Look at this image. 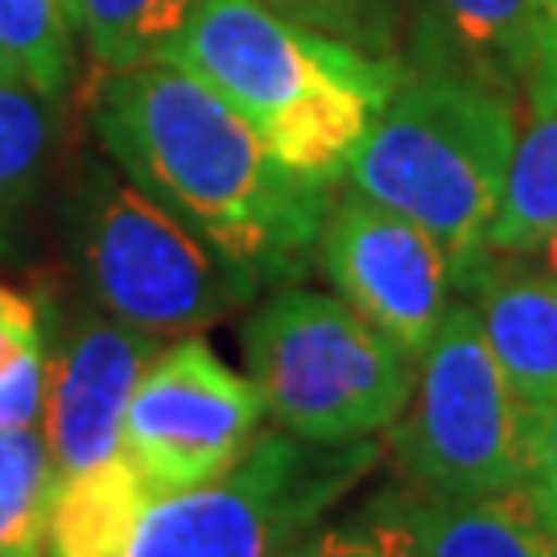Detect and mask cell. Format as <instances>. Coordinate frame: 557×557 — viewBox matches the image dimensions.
Segmentation results:
<instances>
[{
	"label": "cell",
	"instance_id": "obj_1",
	"mask_svg": "<svg viewBox=\"0 0 557 557\" xmlns=\"http://www.w3.org/2000/svg\"><path fill=\"white\" fill-rule=\"evenodd\" d=\"M91 128L124 178L260 285L314 264L331 186L285 170L220 91L178 62L108 71Z\"/></svg>",
	"mask_w": 557,
	"mask_h": 557
},
{
	"label": "cell",
	"instance_id": "obj_2",
	"mask_svg": "<svg viewBox=\"0 0 557 557\" xmlns=\"http://www.w3.org/2000/svg\"><path fill=\"white\" fill-rule=\"evenodd\" d=\"M165 62L220 91L285 170L322 186L347 174L356 145L409 75V62L372 59L257 0H202Z\"/></svg>",
	"mask_w": 557,
	"mask_h": 557
},
{
	"label": "cell",
	"instance_id": "obj_3",
	"mask_svg": "<svg viewBox=\"0 0 557 557\" xmlns=\"http://www.w3.org/2000/svg\"><path fill=\"white\" fill-rule=\"evenodd\" d=\"M517 124L512 87L438 62L409 66L356 145L347 182L363 199L421 223L446 248L458 277L487 252Z\"/></svg>",
	"mask_w": 557,
	"mask_h": 557
},
{
	"label": "cell",
	"instance_id": "obj_4",
	"mask_svg": "<svg viewBox=\"0 0 557 557\" xmlns=\"http://www.w3.org/2000/svg\"><path fill=\"white\" fill-rule=\"evenodd\" d=\"M62 239L79 294L149 335H182L236 314L260 281L170 215L112 161H87L62 199Z\"/></svg>",
	"mask_w": 557,
	"mask_h": 557
},
{
	"label": "cell",
	"instance_id": "obj_5",
	"mask_svg": "<svg viewBox=\"0 0 557 557\" xmlns=\"http://www.w3.org/2000/svg\"><path fill=\"white\" fill-rule=\"evenodd\" d=\"M264 413L306 442H359L393 430L418 384V359L343 298L277 289L239 331Z\"/></svg>",
	"mask_w": 557,
	"mask_h": 557
},
{
	"label": "cell",
	"instance_id": "obj_6",
	"mask_svg": "<svg viewBox=\"0 0 557 557\" xmlns=\"http://www.w3.org/2000/svg\"><path fill=\"white\" fill-rule=\"evenodd\" d=\"M376 462V438L260 434L220 479L153 499L128 557H298Z\"/></svg>",
	"mask_w": 557,
	"mask_h": 557
},
{
	"label": "cell",
	"instance_id": "obj_7",
	"mask_svg": "<svg viewBox=\"0 0 557 557\" xmlns=\"http://www.w3.org/2000/svg\"><path fill=\"white\" fill-rule=\"evenodd\" d=\"M541 413L492 356L471 301H450L418 359V384L393 425V455L430 496H487L533 483Z\"/></svg>",
	"mask_w": 557,
	"mask_h": 557
},
{
	"label": "cell",
	"instance_id": "obj_8",
	"mask_svg": "<svg viewBox=\"0 0 557 557\" xmlns=\"http://www.w3.org/2000/svg\"><path fill=\"white\" fill-rule=\"evenodd\" d=\"M264 400L202 338L161 347L133 388L120 450L133 458L149 496H178L220 479L260 438Z\"/></svg>",
	"mask_w": 557,
	"mask_h": 557
},
{
	"label": "cell",
	"instance_id": "obj_9",
	"mask_svg": "<svg viewBox=\"0 0 557 557\" xmlns=\"http://www.w3.org/2000/svg\"><path fill=\"white\" fill-rule=\"evenodd\" d=\"M314 264L338 298L405 356H425L455 294V269L421 223L347 190L326 207Z\"/></svg>",
	"mask_w": 557,
	"mask_h": 557
},
{
	"label": "cell",
	"instance_id": "obj_10",
	"mask_svg": "<svg viewBox=\"0 0 557 557\" xmlns=\"http://www.w3.org/2000/svg\"><path fill=\"white\" fill-rule=\"evenodd\" d=\"M46 301L50 338V388L41 430L59 479L120 450V430L137 380L161 351V335L112 319L96 301Z\"/></svg>",
	"mask_w": 557,
	"mask_h": 557
},
{
	"label": "cell",
	"instance_id": "obj_11",
	"mask_svg": "<svg viewBox=\"0 0 557 557\" xmlns=\"http://www.w3.org/2000/svg\"><path fill=\"white\" fill-rule=\"evenodd\" d=\"M483 338L529 409L557 405V277L524 257L483 252L455 277Z\"/></svg>",
	"mask_w": 557,
	"mask_h": 557
},
{
	"label": "cell",
	"instance_id": "obj_12",
	"mask_svg": "<svg viewBox=\"0 0 557 557\" xmlns=\"http://www.w3.org/2000/svg\"><path fill=\"white\" fill-rule=\"evenodd\" d=\"M405 9L409 66H458L512 91L545 41L541 0H405Z\"/></svg>",
	"mask_w": 557,
	"mask_h": 557
},
{
	"label": "cell",
	"instance_id": "obj_13",
	"mask_svg": "<svg viewBox=\"0 0 557 557\" xmlns=\"http://www.w3.org/2000/svg\"><path fill=\"white\" fill-rule=\"evenodd\" d=\"M517 149L487 252L529 257L557 232V46H541L517 91Z\"/></svg>",
	"mask_w": 557,
	"mask_h": 557
},
{
	"label": "cell",
	"instance_id": "obj_14",
	"mask_svg": "<svg viewBox=\"0 0 557 557\" xmlns=\"http://www.w3.org/2000/svg\"><path fill=\"white\" fill-rule=\"evenodd\" d=\"M413 557H557V529L533 487L409 499Z\"/></svg>",
	"mask_w": 557,
	"mask_h": 557
},
{
	"label": "cell",
	"instance_id": "obj_15",
	"mask_svg": "<svg viewBox=\"0 0 557 557\" xmlns=\"http://www.w3.org/2000/svg\"><path fill=\"white\" fill-rule=\"evenodd\" d=\"M149 504L153 496L124 450L59 479L46 557H128Z\"/></svg>",
	"mask_w": 557,
	"mask_h": 557
},
{
	"label": "cell",
	"instance_id": "obj_16",
	"mask_svg": "<svg viewBox=\"0 0 557 557\" xmlns=\"http://www.w3.org/2000/svg\"><path fill=\"white\" fill-rule=\"evenodd\" d=\"M59 145V100L25 79L0 83V257L17 244Z\"/></svg>",
	"mask_w": 557,
	"mask_h": 557
},
{
	"label": "cell",
	"instance_id": "obj_17",
	"mask_svg": "<svg viewBox=\"0 0 557 557\" xmlns=\"http://www.w3.org/2000/svg\"><path fill=\"white\" fill-rule=\"evenodd\" d=\"M202 0H71L75 34L103 71L165 62Z\"/></svg>",
	"mask_w": 557,
	"mask_h": 557
},
{
	"label": "cell",
	"instance_id": "obj_18",
	"mask_svg": "<svg viewBox=\"0 0 557 557\" xmlns=\"http://www.w3.org/2000/svg\"><path fill=\"white\" fill-rule=\"evenodd\" d=\"M59 471L46 430L21 425L0 434V557H46L50 504Z\"/></svg>",
	"mask_w": 557,
	"mask_h": 557
},
{
	"label": "cell",
	"instance_id": "obj_19",
	"mask_svg": "<svg viewBox=\"0 0 557 557\" xmlns=\"http://www.w3.org/2000/svg\"><path fill=\"white\" fill-rule=\"evenodd\" d=\"M71 0H0V50L21 79L59 100L71 83Z\"/></svg>",
	"mask_w": 557,
	"mask_h": 557
},
{
	"label": "cell",
	"instance_id": "obj_20",
	"mask_svg": "<svg viewBox=\"0 0 557 557\" xmlns=\"http://www.w3.org/2000/svg\"><path fill=\"white\" fill-rule=\"evenodd\" d=\"M277 17L356 46L372 59L409 62V9L405 0H257Z\"/></svg>",
	"mask_w": 557,
	"mask_h": 557
},
{
	"label": "cell",
	"instance_id": "obj_21",
	"mask_svg": "<svg viewBox=\"0 0 557 557\" xmlns=\"http://www.w3.org/2000/svg\"><path fill=\"white\" fill-rule=\"evenodd\" d=\"M409 499L400 487H384L343 520H326L298 557H413Z\"/></svg>",
	"mask_w": 557,
	"mask_h": 557
},
{
	"label": "cell",
	"instance_id": "obj_22",
	"mask_svg": "<svg viewBox=\"0 0 557 557\" xmlns=\"http://www.w3.org/2000/svg\"><path fill=\"white\" fill-rule=\"evenodd\" d=\"M46 301L0 281V376L25 368L29 359L46 356Z\"/></svg>",
	"mask_w": 557,
	"mask_h": 557
},
{
	"label": "cell",
	"instance_id": "obj_23",
	"mask_svg": "<svg viewBox=\"0 0 557 557\" xmlns=\"http://www.w3.org/2000/svg\"><path fill=\"white\" fill-rule=\"evenodd\" d=\"M46 388H50V347H46V356L0 376V434L21 430V425H38L46 413Z\"/></svg>",
	"mask_w": 557,
	"mask_h": 557
},
{
	"label": "cell",
	"instance_id": "obj_24",
	"mask_svg": "<svg viewBox=\"0 0 557 557\" xmlns=\"http://www.w3.org/2000/svg\"><path fill=\"white\" fill-rule=\"evenodd\" d=\"M533 496L541 499L545 517L557 529V405L541 413V434H537V462H533Z\"/></svg>",
	"mask_w": 557,
	"mask_h": 557
},
{
	"label": "cell",
	"instance_id": "obj_25",
	"mask_svg": "<svg viewBox=\"0 0 557 557\" xmlns=\"http://www.w3.org/2000/svg\"><path fill=\"white\" fill-rule=\"evenodd\" d=\"M541 25H545L541 46H557V0H541Z\"/></svg>",
	"mask_w": 557,
	"mask_h": 557
},
{
	"label": "cell",
	"instance_id": "obj_26",
	"mask_svg": "<svg viewBox=\"0 0 557 557\" xmlns=\"http://www.w3.org/2000/svg\"><path fill=\"white\" fill-rule=\"evenodd\" d=\"M537 252H541V269H549V273L557 277V232L545 239V244H541Z\"/></svg>",
	"mask_w": 557,
	"mask_h": 557
},
{
	"label": "cell",
	"instance_id": "obj_27",
	"mask_svg": "<svg viewBox=\"0 0 557 557\" xmlns=\"http://www.w3.org/2000/svg\"><path fill=\"white\" fill-rule=\"evenodd\" d=\"M9 79H21V71L13 66V59L0 50V83H9Z\"/></svg>",
	"mask_w": 557,
	"mask_h": 557
}]
</instances>
